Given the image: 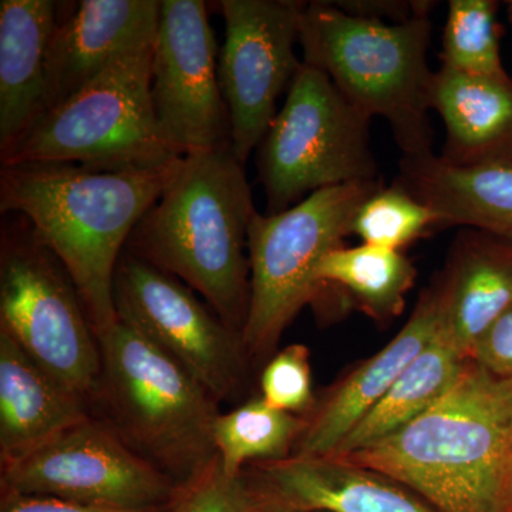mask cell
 <instances>
[{
  "instance_id": "cell-5",
  "label": "cell",
  "mask_w": 512,
  "mask_h": 512,
  "mask_svg": "<svg viewBox=\"0 0 512 512\" xmlns=\"http://www.w3.org/2000/svg\"><path fill=\"white\" fill-rule=\"evenodd\" d=\"M100 349L94 407L175 484L188 483L217 457L214 426L221 404L126 320H117Z\"/></svg>"
},
{
  "instance_id": "cell-1",
  "label": "cell",
  "mask_w": 512,
  "mask_h": 512,
  "mask_svg": "<svg viewBox=\"0 0 512 512\" xmlns=\"http://www.w3.org/2000/svg\"><path fill=\"white\" fill-rule=\"evenodd\" d=\"M180 161L128 171L67 163L2 165L0 211L28 222L33 237L63 265L99 342L119 320L114 278L131 232L173 180Z\"/></svg>"
},
{
  "instance_id": "cell-24",
  "label": "cell",
  "mask_w": 512,
  "mask_h": 512,
  "mask_svg": "<svg viewBox=\"0 0 512 512\" xmlns=\"http://www.w3.org/2000/svg\"><path fill=\"white\" fill-rule=\"evenodd\" d=\"M303 427V416L274 409L261 396L252 397L218 416L215 451L225 473L239 477L249 464L291 457Z\"/></svg>"
},
{
  "instance_id": "cell-32",
  "label": "cell",
  "mask_w": 512,
  "mask_h": 512,
  "mask_svg": "<svg viewBox=\"0 0 512 512\" xmlns=\"http://www.w3.org/2000/svg\"><path fill=\"white\" fill-rule=\"evenodd\" d=\"M249 497H251L252 512H298L286 505L266 497V495L258 493V491L251 490L248 487Z\"/></svg>"
},
{
  "instance_id": "cell-9",
  "label": "cell",
  "mask_w": 512,
  "mask_h": 512,
  "mask_svg": "<svg viewBox=\"0 0 512 512\" xmlns=\"http://www.w3.org/2000/svg\"><path fill=\"white\" fill-rule=\"evenodd\" d=\"M0 329L50 375L96 402L99 339L66 269L29 225L3 231Z\"/></svg>"
},
{
  "instance_id": "cell-20",
  "label": "cell",
  "mask_w": 512,
  "mask_h": 512,
  "mask_svg": "<svg viewBox=\"0 0 512 512\" xmlns=\"http://www.w3.org/2000/svg\"><path fill=\"white\" fill-rule=\"evenodd\" d=\"M430 110L446 127L441 160L456 167L512 164V79L471 76L441 66L430 84Z\"/></svg>"
},
{
  "instance_id": "cell-23",
  "label": "cell",
  "mask_w": 512,
  "mask_h": 512,
  "mask_svg": "<svg viewBox=\"0 0 512 512\" xmlns=\"http://www.w3.org/2000/svg\"><path fill=\"white\" fill-rule=\"evenodd\" d=\"M416 278L413 262L402 251L367 244L329 252L316 272L320 292H346L360 311L383 323L402 315Z\"/></svg>"
},
{
  "instance_id": "cell-28",
  "label": "cell",
  "mask_w": 512,
  "mask_h": 512,
  "mask_svg": "<svg viewBox=\"0 0 512 512\" xmlns=\"http://www.w3.org/2000/svg\"><path fill=\"white\" fill-rule=\"evenodd\" d=\"M170 512H252L244 478L225 473L218 456L200 474L183 485Z\"/></svg>"
},
{
  "instance_id": "cell-15",
  "label": "cell",
  "mask_w": 512,
  "mask_h": 512,
  "mask_svg": "<svg viewBox=\"0 0 512 512\" xmlns=\"http://www.w3.org/2000/svg\"><path fill=\"white\" fill-rule=\"evenodd\" d=\"M241 476L251 490L298 512H437L392 478L336 456L258 461Z\"/></svg>"
},
{
  "instance_id": "cell-2",
  "label": "cell",
  "mask_w": 512,
  "mask_h": 512,
  "mask_svg": "<svg viewBox=\"0 0 512 512\" xmlns=\"http://www.w3.org/2000/svg\"><path fill=\"white\" fill-rule=\"evenodd\" d=\"M511 440L512 379L468 360L426 413L336 457L392 478L437 512H512Z\"/></svg>"
},
{
  "instance_id": "cell-12",
  "label": "cell",
  "mask_w": 512,
  "mask_h": 512,
  "mask_svg": "<svg viewBox=\"0 0 512 512\" xmlns=\"http://www.w3.org/2000/svg\"><path fill=\"white\" fill-rule=\"evenodd\" d=\"M305 2L222 0L225 40L218 80L231 124L232 153L247 164L278 114V100L301 69L296 55Z\"/></svg>"
},
{
  "instance_id": "cell-33",
  "label": "cell",
  "mask_w": 512,
  "mask_h": 512,
  "mask_svg": "<svg viewBox=\"0 0 512 512\" xmlns=\"http://www.w3.org/2000/svg\"><path fill=\"white\" fill-rule=\"evenodd\" d=\"M507 5H508V13H510V20L512 23V0H511V2H508Z\"/></svg>"
},
{
  "instance_id": "cell-27",
  "label": "cell",
  "mask_w": 512,
  "mask_h": 512,
  "mask_svg": "<svg viewBox=\"0 0 512 512\" xmlns=\"http://www.w3.org/2000/svg\"><path fill=\"white\" fill-rule=\"evenodd\" d=\"M259 390L266 404L281 412L305 416L316 402L312 392L311 353L295 343L278 350L264 365Z\"/></svg>"
},
{
  "instance_id": "cell-13",
  "label": "cell",
  "mask_w": 512,
  "mask_h": 512,
  "mask_svg": "<svg viewBox=\"0 0 512 512\" xmlns=\"http://www.w3.org/2000/svg\"><path fill=\"white\" fill-rule=\"evenodd\" d=\"M218 55L207 3L161 0L151 97L161 134L180 157L231 146Z\"/></svg>"
},
{
  "instance_id": "cell-4",
  "label": "cell",
  "mask_w": 512,
  "mask_h": 512,
  "mask_svg": "<svg viewBox=\"0 0 512 512\" xmlns=\"http://www.w3.org/2000/svg\"><path fill=\"white\" fill-rule=\"evenodd\" d=\"M431 30L430 15L387 23L311 2L302 10L299 46L302 62L325 73L353 109L389 123L403 157H420L433 154Z\"/></svg>"
},
{
  "instance_id": "cell-18",
  "label": "cell",
  "mask_w": 512,
  "mask_h": 512,
  "mask_svg": "<svg viewBox=\"0 0 512 512\" xmlns=\"http://www.w3.org/2000/svg\"><path fill=\"white\" fill-rule=\"evenodd\" d=\"M94 414L92 400L50 375L0 329V466Z\"/></svg>"
},
{
  "instance_id": "cell-19",
  "label": "cell",
  "mask_w": 512,
  "mask_h": 512,
  "mask_svg": "<svg viewBox=\"0 0 512 512\" xmlns=\"http://www.w3.org/2000/svg\"><path fill=\"white\" fill-rule=\"evenodd\" d=\"M59 10L53 0L0 2V153L45 113Z\"/></svg>"
},
{
  "instance_id": "cell-26",
  "label": "cell",
  "mask_w": 512,
  "mask_h": 512,
  "mask_svg": "<svg viewBox=\"0 0 512 512\" xmlns=\"http://www.w3.org/2000/svg\"><path fill=\"white\" fill-rule=\"evenodd\" d=\"M440 217L410 192L393 183L379 188L357 210L352 235L362 244L402 251L440 229Z\"/></svg>"
},
{
  "instance_id": "cell-3",
  "label": "cell",
  "mask_w": 512,
  "mask_h": 512,
  "mask_svg": "<svg viewBox=\"0 0 512 512\" xmlns=\"http://www.w3.org/2000/svg\"><path fill=\"white\" fill-rule=\"evenodd\" d=\"M256 212L245 164L231 146L190 154L131 232L126 251L200 293L242 335L251 299L248 231Z\"/></svg>"
},
{
  "instance_id": "cell-11",
  "label": "cell",
  "mask_w": 512,
  "mask_h": 512,
  "mask_svg": "<svg viewBox=\"0 0 512 512\" xmlns=\"http://www.w3.org/2000/svg\"><path fill=\"white\" fill-rule=\"evenodd\" d=\"M178 485L137 453L99 414L18 461L0 466V493L153 510L170 507Z\"/></svg>"
},
{
  "instance_id": "cell-30",
  "label": "cell",
  "mask_w": 512,
  "mask_h": 512,
  "mask_svg": "<svg viewBox=\"0 0 512 512\" xmlns=\"http://www.w3.org/2000/svg\"><path fill=\"white\" fill-rule=\"evenodd\" d=\"M170 507L128 510V508L74 503V501L46 497V495L0 493V512H170Z\"/></svg>"
},
{
  "instance_id": "cell-7",
  "label": "cell",
  "mask_w": 512,
  "mask_h": 512,
  "mask_svg": "<svg viewBox=\"0 0 512 512\" xmlns=\"http://www.w3.org/2000/svg\"><path fill=\"white\" fill-rule=\"evenodd\" d=\"M382 181H356L313 192L279 214L256 212L248 231L251 299L242 330L252 366L278 352L289 325L318 299L316 272L352 235L357 210Z\"/></svg>"
},
{
  "instance_id": "cell-34",
  "label": "cell",
  "mask_w": 512,
  "mask_h": 512,
  "mask_svg": "<svg viewBox=\"0 0 512 512\" xmlns=\"http://www.w3.org/2000/svg\"><path fill=\"white\" fill-rule=\"evenodd\" d=\"M511 481H512V440H511Z\"/></svg>"
},
{
  "instance_id": "cell-10",
  "label": "cell",
  "mask_w": 512,
  "mask_h": 512,
  "mask_svg": "<svg viewBox=\"0 0 512 512\" xmlns=\"http://www.w3.org/2000/svg\"><path fill=\"white\" fill-rule=\"evenodd\" d=\"M114 303L119 319L173 357L218 403L247 402L252 363L241 333L228 328L183 282L124 251Z\"/></svg>"
},
{
  "instance_id": "cell-16",
  "label": "cell",
  "mask_w": 512,
  "mask_h": 512,
  "mask_svg": "<svg viewBox=\"0 0 512 512\" xmlns=\"http://www.w3.org/2000/svg\"><path fill=\"white\" fill-rule=\"evenodd\" d=\"M439 333V313L433 288L421 293L403 329L376 355L316 397L292 456L319 457L335 453L367 414L372 412L397 377Z\"/></svg>"
},
{
  "instance_id": "cell-6",
  "label": "cell",
  "mask_w": 512,
  "mask_h": 512,
  "mask_svg": "<svg viewBox=\"0 0 512 512\" xmlns=\"http://www.w3.org/2000/svg\"><path fill=\"white\" fill-rule=\"evenodd\" d=\"M153 45L114 60L79 92L47 111L2 153V165L67 163L92 170H150L180 160L151 97Z\"/></svg>"
},
{
  "instance_id": "cell-17",
  "label": "cell",
  "mask_w": 512,
  "mask_h": 512,
  "mask_svg": "<svg viewBox=\"0 0 512 512\" xmlns=\"http://www.w3.org/2000/svg\"><path fill=\"white\" fill-rule=\"evenodd\" d=\"M431 288L439 313L437 336L470 360L478 340L512 305L511 242L464 228Z\"/></svg>"
},
{
  "instance_id": "cell-21",
  "label": "cell",
  "mask_w": 512,
  "mask_h": 512,
  "mask_svg": "<svg viewBox=\"0 0 512 512\" xmlns=\"http://www.w3.org/2000/svg\"><path fill=\"white\" fill-rule=\"evenodd\" d=\"M394 184L440 217V229H477L512 244V164L456 167L436 154L403 157Z\"/></svg>"
},
{
  "instance_id": "cell-8",
  "label": "cell",
  "mask_w": 512,
  "mask_h": 512,
  "mask_svg": "<svg viewBox=\"0 0 512 512\" xmlns=\"http://www.w3.org/2000/svg\"><path fill=\"white\" fill-rule=\"evenodd\" d=\"M370 121L325 73L303 63L258 147L265 214L289 210L323 188L377 180Z\"/></svg>"
},
{
  "instance_id": "cell-31",
  "label": "cell",
  "mask_w": 512,
  "mask_h": 512,
  "mask_svg": "<svg viewBox=\"0 0 512 512\" xmlns=\"http://www.w3.org/2000/svg\"><path fill=\"white\" fill-rule=\"evenodd\" d=\"M338 8L350 15L360 18L393 20V23H403L420 15H430L433 3L430 2H393V0H355V2H335Z\"/></svg>"
},
{
  "instance_id": "cell-29",
  "label": "cell",
  "mask_w": 512,
  "mask_h": 512,
  "mask_svg": "<svg viewBox=\"0 0 512 512\" xmlns=\"http://www.w3.org/2000/svg\"><path fill=\"white\" fill-rule=\"evenodd\" d=\"M470 360L500 379H512V305L478 340Z\"/></svg>"
},
{
  "instance_id": "cell-22",
  "label": "cell",
  "mask_w": 512,
  "mask_h": 512,
  "mask_svg": "<svg viewBox=\"0 0 512 512\" xmlns=\"http://www.w3.org/2000/svg\"><path fill=\"white\" fill-rule=\"evenodd\" d=\"M467 363L436 336L330 456L353 453L412 423L456 386Z\"/></svg>"
},
{
  "instance_id": "cell-14",
  "label": "cell",
  "mask_w": 512,
  "mask_h": 512,
  "mask_svg": "<svg viewBox=\"0 0 512 512\" xmlns=\"http://www.w3.org/2000/svg\"><path fill=\"white\" fill-rule=\"evenodd\" d=\"M67 5L60 3L50 49L45 113L114 60L154 43L161 12V0H82Z\"/></svg>"
},
{
  "instance_id": "cell-25",
  "label": "cell",
  "mask_w": 512,
  "mask_h": 512,
  "mask_svg": "<svg viewBox=\"0 0 512 512\" xmlns=\"http://www.w3.org/2000/svg\"><path fill=\"white\" fill-rule=\"evenodd\" d=\"M495 0H451L441 66L471 76H505Z\"/></svg>"
}]
</instances>
